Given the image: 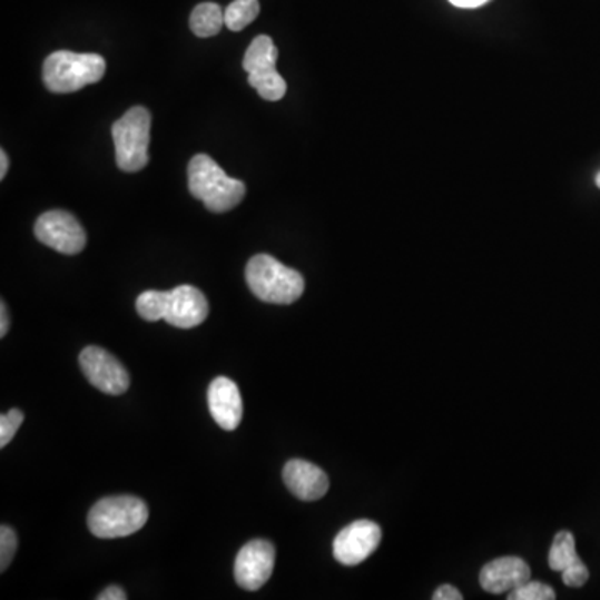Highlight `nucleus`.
<instances>
[{
    "label": "nucleus",
    "instance_id": "obj_16",
    "mask_svg": "<svg viewBox=\"0 0 600 600\" xmlns=\"http://www.w3.org/2000/svg\"><path fill=\"white\" fill-rule=\"evenodd\" d=\"M582 562L576 551V539L572 532L562 531L554 538L549 552V568L555 572H564L565 569Z\"/></svg>",
    "mask_w": 600,
    "mask_h": 600
},
{
    "label": "nucleus",
    "instance_id": "obj_17",
    "mask_svg": "<svg viewBox=\"0 0 600 600\" xmlns=\"http://www.w3.org/2000/svg\"><path fill=\"white\" fill-rule=\"evenodd\" d=\"M259 12V0H234L224 10V20H226L227 29L239 32V30L246 29L250 22H254Z\"/></svg>",
    "mask_w": 600,
    "mask_h": 600
},
{
    "label": "nucleus",
    "instance_id": "obj_20",
    "mask_svg": "<svg viewBox=\"0 0 600 600\" xmlns=\"http://www.w3.org/2000/svg\"><path fill=\"white\" fill-rule=\"evenodd\" d=\"M509 600H554L555 591L551 586L528 581L508 596Z\"/></svg>",
    "mask_w": 600,
    "mask_h": 600
},
{
    "label": "nucleus",
    "instance_id": "obj_5",
    "mask_svg": "<svg viewBox=\"0 0 600 600\" xmlns=\"http://www.w3.org/2000/svg\"><path fill=\"white\" fill-rule=\"evenodd\" d=\"M150 124L153 117L144 107H132L114 124L117 166L124 173H139L149 164Z\"/></svg>",
    "mask_w": 600,
    "mask_h": 600
},
{
    "label": "nucleus",
    "instance_id": "obj_18",
    "mask_svg": "<svg viewBox=\"0 0 600 600\" xmlns=\"http://www.w3.org/2000/svg\"><path fill=\"white\" fill-rule=\"evenodd\" d=\"M249 83L263 99L271 100V102L283 99L287 92L286 80L277 72V69L249 73Z\"/></svg>",
    "mask_w": 600,
    "mask_h": 600
},
{
    "label": "nucleus",
    "instance_id": "obj_26",
    "mask_svg": "<svg viewBox=\"0 0 600 600\" xmlns=\"http://www.w3.org/2000/svg\"><path fill=\"white\" fill-rule=\"evenodd\" d=\"M449 2L452 6L461 7V9H475V7H482L491 0H449Z\"/></svg>",
    "mask_w": 600,
    "mask_h": 600
},
{
    "label": "nucleus",
    "instance_id": "obj_8",
    "mask_svg": "<svg viewBox=\"0 0 600 600\" xmlns=\"http://www.w3.org/2000/svg\"><path fill=\"white\" fill-rule=\"evenodd\" d=\"M276 565V549L269 541L256 539L247 542L237 554L234 576L237 584L246 591H259L267 584Z\"/></svg>",
    "mask_w": 600,
    "mask_h": 600
},
{
    "label": "nucleus",
    "instance_id": "obj_28",
    "mask_svg": "<svg viewBox=\"0 0 600 600\" xmlns=\"http://www.w3.org/2000/svg\"><path fill=\"white\" fill-rule=\"evenodd\" d=\"M7 170H9V157H7L6 150L0 153V179L6 177Z\"/></svg>",
    "mask_w": 600,
    "mask_h": 600
},
{
    "label": "nucleus",
    "instance_id": "obj_15",
    "mask_svg": "<svg viewBox=\"0 0 600 600\" xmlns=\"http://www.w3.org/2000/svg\"><path fill=\"white\" fill-rule=\"evenodd\" d=\"M224 23L226 20H224L223 9L214 2L199 3L190 13V29L203 39L217 36Z\"/></svg>",
    "mask_w": 600,
    "mask_h": 600
},
{
    "label": "nucleus",
    "instance_id": "obj_29",
    "mask_svg": "<svg viewBox=\"0 0 600 600\" xmlns=\"http://www.w3.org/2000/svg\"><path fill=\"white\" fill-rule=\"evenodd\" d=\"M596 184H598V187L600 189V173L598 174V176H596Z\"/></svg>",
    "mask_w": 600,
    "mask_h": 600
},
{
    "label": "nucleus",
    "instance_id": "obj_25",
    "mask_svg": "<svg viewBox=\"0 0 600 600\" xmlns=\"http://www.w3.org/2000/svg\"><path fill=\"white\" fill-rule=\"evenodd\" d=\"M97 599L99 600H126L127 594L122 591V589L117 588V586H110V588H107L106 591L100 592L99 596H97Z\"/></svg>",
    "mask_w": 600,
    "mask_h": 600
},
{
    "label": "nucleus",
    "instance_id": "obj_4",
    "mask_svg": "<svg viewBox=\"0 0 600 600\" xmlns=\"http://www.w3.org/2000/svg\"><path fill=\"white\" fill-rule=\"evenodd\" d=\"M149 509L142 499L116 495L97 502L87 515L89 531L99 539H119L136 534L146 525Z\"/></svg>",
    "mask_w": 600,
    "mask_h": 600
},
{
    "label": "nucleus",
    "instance_id": "obj_11",
    "mask_svg": "<svg viewBox=\"0 0 600 600\" xmlns=\"http://www.w3.org/2000/svg\"><path fill=\"white\" fill-rule=\"evenodd\" d=\"M531 581V568L521 558H499L482 568L479 574L481 588L489 594H505Z\"/></svg>",
    "mask_w": 600,
    "mask_h": 600
},
{
    "label": "nucleus",
    "instance_id": "obj_10",
    "mask_svg": "<svg viewBox=\"0 0 600 600\" xmlns=\"http://www.w3.org/2000/svg\"><path fill=\"white\" fill-rule=\"evenodd\" d=\"M209 315V302L194 286H179L169 291L164 321L179 328H193L203 324Z\"/></svg>",
    "mask_w": 600,
    "mask_h": 600
},
{
    "label": "nucleus",
    "instance_id": "obj_22",
    "mask_svg": "<svg viewBox=\"0 0 600 600\" xmlns=\"http://www.w3.org/2000/svg\"><path fill=\"white\" fill-rule=\"evenodd\" d=\"M17 551V535L9 525L0 529V571L6 572Z\"/></svg>",
    "mask_w": 600,
    "mask_h": 600
},
{
    "label": "nucleus",
    "instance_id": "obj_14",
    "mask_svg": "<svg viewBox=\"0 0 600 600\" xmlns=\"http://www.w3.org/2000/svg\"><path fill=\"white\" fill-rule=\"evenodd\" d=\"M277 56L279 52H277L276 43L269 36L256 37L244 57V70L247 73L274 70L276 69Z\"/></svg>",
    "mask_w": 600,
    "mask_h": 600
},
{
    "label": "nucleus",
    "instance_id": "obj_7",
    "mask_svg": "<svg viewBox=\"0 0 600 600\" xmlns=\"http://www.w3.org/2000/svg\"><path fill=\"white\" fill-rule=\"evenodd\" d=\"M79 364L87 381L104 394L120 395L129 388L130 378L126 367L104 348L96 345L83 348Z\"/></svg>",
    "mask_w": 600,
    "mask_h": 600
},
{
    "label": "nucleus",
    "instance_id": "obj_2",
    "mask_svg": "<svg viewBox=\"0 0 600 600\" xmlns=\"http://www.w3.org/2000/svg\"><path fill=\"white\" fill-rule=\"evenodd\" d=\"M246 281L257 299L267 304L289 305L304 294V277L267 254L254 256L247 263Z\"/></svg>",
    "mask_w": 600,
    "mask_h": 600
},
{
    "label": "nucleus",
    "instance_id": "obj_27",
    "mask_svg": "<svg viewBox=\"0 0 600 600\" xmlns=\"http://www.w3.org/2000/svg\"><path fill=\"white\" fill-rule=\"evenodd\" d=\"M9 331V314H7L6 304H0V337H6Z\"/></svg>",
    "mask_w": 600,
    "mask_h": 600
},
{
    "label": "nucleus",
    "instance_id": "obj_24",
    "mask_svg": "<svg viewBox=\"0 0 600 600\" xmlns=\"http://www.w3.org/2000/svg\"><path fill=\"white\" fill-rule=\"evenodd\" d=\"M432 599L434 600H462L464 599V596L461 594V592L458 591V589L454 588V586H441V588L437 589V591L434 592V596H432Z\"/></svg>",
    "mask_w": 600,
    "mask_h": 600
},
{
    "label": "nucleus",
    "instance_id": "obj_23",
    "mask_svg": "<svg viewBox=\"0 0 600 600\" xmlns=\"http://www.w3.org/2000/svg\"><path fill=\"white\" fill-rule=\"evenodd\" d=\"M561 574L562 581L568 588H582L589 581V569L586 568L584 562H579V564L565 569Z\"/></svg>",
    "mask_w": 600,
    "mask_h": 600
},
{
    "label": "nucleus",
    "instance_id": "obj_3",
    "mask_svg": "<svg viewBox=\"0 0 600 600\" xmlns=\"http://www.w3.org/2000/svg\"><path fill=\"white\" fill-rule=\"evenodd\" d=\"M106 73V60L97 53L59 50L43 62V83L53 94H70L99 82Z\"/></svg>",
    "mask_w": 600,
    "mask_h": 600
},
{
    "label": "nucleus",
    "instance_id": "obj_6",
    "mask_svg": "<svg viewBox=\"0 0 600 600\" xmlns=\"http://www.w3.org/2000/svg\"><path fill=\"white\" fill-rule=\"evenodd\" d=\"M33 233L43 246L66 256L82 253L87 244L86 230L79 220L66 210H49L42 214L37 219Z\"/></svg>",
    "mask_w": 600,
    "mask_h": 600
},
{
    "label": "nucleus",
    "instance_id": "obj_13",
    "mask_svg": "<svg viewBox=\"0 0 600 600\" xmlns=\"http://www.w3.org/2000/svg\"><path fill=\"white\" fill-rule=\"evenodd\" d=\"M283 478L287 489L301 501H318L327 494V474L312 462L293 459L284 465Z\"/></svg>",
    "mask_w": 600,
    "mask_h": 600
},
{
    "label": "nucleus",
    "instance_id": "obj_1",
    "mask_svg": "<svg viewBox=\"0 0 600 600\" xmlns=\"http://www.w3.org/2000/svg\"><path fill=\"white\" fill-rule=\"evenodd\" d=\"M189 190L210 213L223 214L236 209L247 189L243 180L227 176L213 157L197 154L189 164Z\"/></svg>",
    "mask_w": 600,
    "mask_h": 600
},
{
    "label": "nucleus",
    "instance_id": "obj_12",
    "mask_svg": "<svg viewBox=\"0 0 600 600\" xmlns=\"http://www.w3.org/2000/svg\"><path fill=\"white\" fill-rule=\"evenodd\" d=\"M209 411L224 431H236L243 421V397L236 382L227 377L214 378L209 387Z\"/></svg>",
    "mask_w": 600,
    "mask_h": 600
},
{
    "label": "nucleus",
    "instance_id": "obj_19",
    "mask_svg": "<svg viewBox=\"0 0 600 600\" xmlns=\"http://www.w3.org/2000/svg\"><path fill=\"white\" fill-rule=\"evenodd\" d=\"M167 299H169V291H146L137 297V312L144 321H163L166 317Z\"/></svg>",
    "mask_w": 600,
    "mask_h": 600
},
{
    "label": "nucleus",
    "instance_id": "obj_21",
    "mask_svg": "<svg viewBox=\"0 0 600 600\" xmlns=\"http://www.w3.org/2000/svg\"><path fill=\"white\" fill-rule=\"evenodd\" d=\"M22 422L23 414L19 409H10L9 412L2 414L0 417V447H6L12 441Z\"/></svg>",
    "mask_w": 600,
    "mask_h": 600
},
{
    "label": "nucleus",
    "instance_id": "obj_9",
    "mask_svg": "<svg viewBox=\"0 0 600 600\" xmlns=\"http://www.w3.org/2000/svg\"><path fill=\"white\" fill-rule=\"evenodd\" d=\"M381 541L382 531L375 522L355 521L338 532L332 551H334L335 561L352 568V565L362 564L368 555L374 554Z\"/></svg>",
    "mask_w": 600,
    "mask_h": 600
}]
</instances>
